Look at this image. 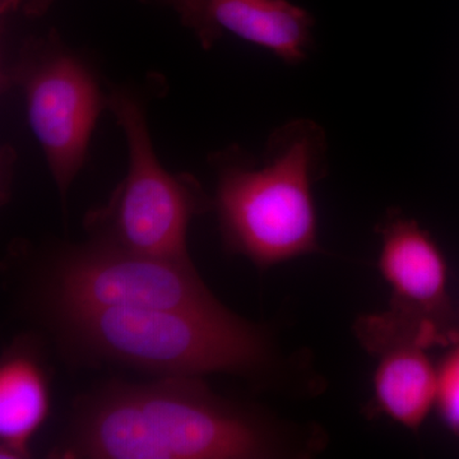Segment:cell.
I'll use <instances>...</instances> for the list:
<instances>
[{
  "instance_id": "cell-1",
  "label": "cell",
  "mask_w": 459,
  "mask_h": 459,
  "mask_svg": "<svg viewBox=\"0 0 459 459\" xmlns=\"http://www.w3.org/2000/svg\"><path fill=\"white\" fill-rule=\"evenodd\" d=\"M268 413L204 377L108 380L75 397L51 459H273L295 455Z\"/></svg>"
},
{
  "instance_id": "cell-2",
  "label": "cell",
  "mask_w": 459,
  "mask_h": 459,
  "mask_svg": "<svg viewBox=\"0 0 459 459\" xmlns=\"http://www.w3.org/2000/svg\"><path fill=\"white\" fill-rule=\"evenodd\" d=\"M72 369L126 370L151 377L225 374L268 385L280 373L270 332L222 307H65L17 318Z\"/></svg>"
},
{
  "instance_id": "cell-3",
  "label": "cell",
  "mask_w": 459,
  "mask_h": 459,
  "mask_svg": "<svg viewBox=\"0 0 459 459\" xmlns=\"http://www.w3.org/2000/svg\"><path fill=\"white\" fill-rule=\"evenodd\" d=\"M2 287L13 318L65 307H225L195 263L129 255L87 238L82 243L14 238L2 259Z\"/></svg>"
},
{
  "instance_id": "cell-4",
  "label": "cell",
  "mask_w": 459,
  "mask_h": 459,
  "mask_svg": "<svg viewBox=\"0 0 459 459\" xmlns=\"http://www.w3.org/2000/svg\"><path fill=\"white\" fill-rule=\"evenodd\" d=\"M323 146L318 126L296 122L272 135L261 164L238 147L210 157L213 212L229 255L265 271L318 252L313 184Z\"/></svg>"
},
{
  "instance_id": "cell-5",
  "label": "cell",
  "mask_w": 459,
  "mask_h": 459,
  "mask_svg": "<svg viewBox=\"0 0 459 459\" xmlns=\"http://www.w3.org/2000/svg\"><path fill=\"white\" fill-rule=\"evenodd\" d=\"M159 80L110 89L108 111L126 138L128 169L107 204L86 213L83 228L87 238L129 255L193 263L190 223L213 211V198L195 175L166 170L156 155L147 110Z\"/></svg>"
},
{
  "instance_id": "cell-6",
  "label": "cell",
  "mask_w": 459,
  "mask_h": 459,
  "mask_svg": "<svg viewBox=\"0 0 459 459\" xmlns=\"http://www.w3.org/2000/svg\"><path fill=\"white\" fill-rule=\"evenodd\" d=\"M3 91L25 99L27 122L40 144L63 210L89 156L91 137L108 111L96 66L56 31L27 39L2 72Z\"/></svg>"
},
{
  "instance_id": "cell-7",
  "label": "cell",
  "mask_w": 459,
  "mask_h": 459,
  "mask_svg": "<svg viewBox=\"0 0 459 459\" xmlns=\"http://www.w3.org/2000/svg\"><path fill=\"white\" fill-rule=\"evenodd\" d=\"M380 274L391 290L392 325L427 346H448L459 337V313L449 296L446 256L427 230L404 216L389 217L380 229Z\"/></svg>"
},
{
  "instance_id": "cell-8",
  "label": "cell",
  "mask_w": 459,
  "mask_h": 459,
  "mask_svg": "<svg viewBox=\"0 0 459 459\" xmlns=\"http://www.w3.org/2000/svg\"><path fill=\"white\" fill-rule=\"evenodd\" d=\"M177 13L205 50L226 33L287 65L304 62L312 49V14L289 0H188Z\"/></svg>"
},
{
  "instance_id": "cell-9",
  "label": "cell",
  "mask_w": 459,
  "mask_h": 459,
  "mask_svg": "<svg viewBox=\"0 0 459 459\" xmlns=\"http://www.w3.org/2000/svg\"><path fill=\"white\" fill-rule=\"evenodd\" d=\"M49 347L35 332L18 334L0 360V458H31L33 437L50 411Z\"/></svg>"
},
{
  "instance_id": "cell-10",
  "label": "cell",
  "mask_w": 459,
  "mask_h": 459,
  "mask_svg": "<svg viewBox=\"0 0 459 459\" xmlns=\"http://www.w3.org/2000/svg\"><path fill=\"white\" fill-rule=\"evenodd\" d=\"M429 347L413 340H391L374 344L377 356L373 402L377 412L394 424L416 431L437 404V364Z\"/></svg>"
},
{
  "instance_id": "cell-11",
  "label": "cell",
  "mask_w": 459,
  "mask_h": 459,
  "mask_svg": "<svg viewBox=\"0 0 459 459\" xmlns=\"http://www.w3.org/2000/svg\"><path fill=\"white\" fill-rule=\"evenodd\" d=\"M437 364V394L435 410L444 424L459 437V337L448 344Z\"/></svg>"
},
{
  "instance_id": "cell-12",
  "label": "cell",
  "mask_w": 459,
  "mask_h": 459,
  "mask_svg": "<svg viewBox=\"0 0 459 459\" xmlns=\"http://www.w3.org/2000/svg\"><path fill=\"white\" fill-rule=\"evenodd\" d=\"M53 0H0L2 16L21 13L27 17H40L47 13Z\"/></svg>"
},
{
  "instance_id": "cell-13",
  "label": "cell",
  "mask_w": 459,
  "mask_h": 459,
  "mask_svg": "<svg viewBox=\"0 0 459 459\" xmlns=\"http://www.w3.org/2000/svg\"><path fill=\"white\" fill-rule=\"evenodd\" d=\"M162 2L168 3L175 12H178L188 0H162Z\"/></svg>"
}]
</instances>
